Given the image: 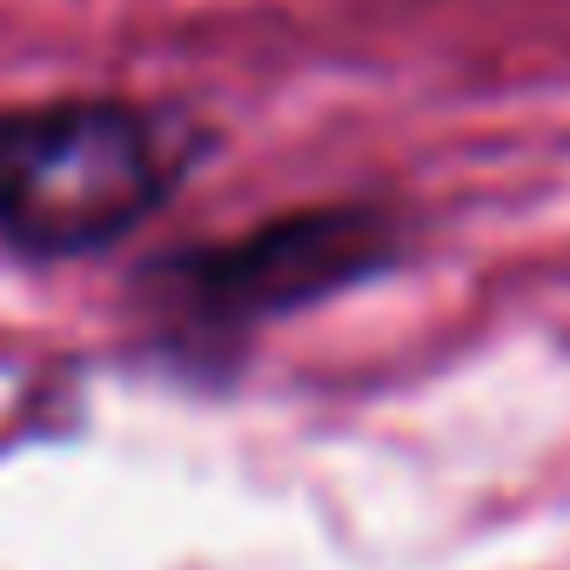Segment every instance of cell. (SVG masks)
Instances as JSON below:
<instances>
[{
	"instance_id": "6da1fadb",
	"label": "cell",
	"mask_w": 570,
	"mask_h": 570,
	"mask_svg": "<svg viewBox=\"0 0 570 570\" xmlns=\"http://www.w3.org/2000/svg\"><path fill=\"white\" fill-rule=\"evenodd\" d=\"M168 188L148 115L115 101H41L0 115V235L35 255H81L135 228Z\"/></svg>"
},
{
	"instance_id": "7a4b0ae2",
	"label": "cell",
	"mask_w": 570,
	"mask_h": 570,
	"mask_svg": "<svg viewBox=\"0 0 570 570\" xmlns=\"http://www.w3.org/2000/svg\"><path fill=\"white\" fill-rule=\"evenodd\" d=\"M390 262V222L370 208H309L289 222H268L228 248H208L175 268L188 309L222 323H255L303 309L343 282H363Z\"/></svg>"
}]
</instances>
